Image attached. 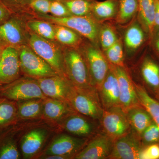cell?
Returning <instances> with one entry per match:
<instances>
[{"mask_svg": "<svg viewBox=\"0 0 159 159\" xmlns=\"http://www.w3.org/2000/svg\"><path fill=\"white\" fill-rule=\"evenodd\" d=\"M27 42L33 51L51 66L60 76L66 78L64 71L63 50L54 41L46 39L32 32L28 35Z\"/></svg>", "mask_w": 159, "mask_h": 159, "instance_id": "cell-4", "label": "cell"}, {"mask_svg": "<svg viewBox=\"0 0 159 159\" xmlns=\"http://www.w3.org/2000/svg\"><path fill=\"white\" fill-rule=\"evenodd\" d=\"M68 102L75 111L93 119L102 118L103 108L95 88L82 89L72 85Z\"/></svg>", "mask_w": 159, "mask_h": 159, "instance_id": "cell-2", "label": "cell"}, {"mask_svg": "<svg viewBox=\"0 0 159 159\" xmlns=\"http://www.w3.org/2000/svg\"><path fill=\"white\" fill-rule=\"evenodd\" d=\"M155 46L156 48L157 52L159 58V34L156 39L155 42Z\"/></svg>", "mask_w": 159, "mask_h": 159, "instance_id": "cell-42", "label": "cell"}, {"mask_svg": "<svg viewBox=\"0 0 159 159\" xmlns=\"http://www.w3.org/2000/svg\"><path fill=\"white\" fill-rule=\"evenodd\" d=\"M155 10V26L159 28V0H154Z\"/></svg>", "mask_w": 159, "mask_h": 159, "instance_id": "cell-41", "label": "cell"}, {"mask_svg": "<svg viewBox=\"0 0 159 159\" xmlns=\"http://www.w3.org/2000/svg\"><path fill=\"white\" fill-rule=\"evenodd\" d=\"M1 97L14 101L35 99H45L37 80L26 77L19 78L0 89Z\"/></svg>", "mask_w": 159, "mask_h": 159, "instance_id": "cell-6", "label": "cell"}, {"mask_svg": "<svg viewBox=\"0 0 159 159\" xmlns=\"http://www.w3.org/2000/svg\"><path fill=\"white\" fill-rule=\"evenodd\" d=\"M82 51L88 67L91 84L98 91L108 73L109 63L99 46L93 43L84 45Z\"/></svg>", "mask_w": 159, "mask_h": 159, "instance_id": "cell-7", "label": "cell"}, {"mask_svg": "<svg viewBox=\"0 0 159 159\" xmlns=\"http://www.w3.org/2000/svg\"><path fill=\"white\" fill-rule=\"evenodd\" d=\"M27 26L32 32L39 36L55 41L54 25L51 23L43 20H31L27 22Z\"/></svg>", "mask_w": 159, "mask_h": 159, "instance_id": "cell-29", "label": "cell"}, {"mask_svg": "<svg viewBox=\"0 0 159 159\" xmlns=\"http://www.w3.org/2000/svg\"><path fill=\"white\" fill-rule=\"evenodd\" d=\"M44 99H35L18 101V119L29 120L43 116Z\"/></svg>", "mask_w": 159, "mask_h": 159, "instance_id": "cell-22", "label": "cell"}, {"mask_svg": "<svg viewBox=\"0 0 159 159\" xmlns=\"http://www.w3.org/2000/svg\"><path fill=\"white\" fill-rule=\"evenodd\" d=\"M20 155L15 143L8 140L0 146V159H18Z\"/></svg>", "mask_w": 159, "mask_h": 159, "instance_id": "cell-35", "label": "cell"}, {"mask_svg": "<svg viewBox=\"0 0 159 159\" xmlns=\"http://www.w3.org/2000/svg\"><path fill=\"white\" fill-rule=\"evenodd\" d=\"M51 0H26L22 7L27 6L40 14H48L50 12Z\"/></svg>", "mask_w": 159, "mask_h": 159, "instance_id": "cell-36", "label": "cell"}, {"mask_svg": "<svg viewBox=\"0 0 159 159\" xmlns=\"http://www.w3.org/2000/svg\"><path fill=\"white\" fill-rule=\"evenodd\" d=\"M63 67L66 79L72 85L82 89L94 88L86 61L81 51L77 48L68 47L63 50Z\"/></svg>", "mask_w": 159, "mask_h": 159, "instance_id": "cell-1", "label": "cell"}, {"mask_svg": "<svg viewBox=\"0 0 159 159\" xmlns=\"http://www.w3.org/2000/svg\"><path fill=\"white\" fill-rule=\"evenodd\" d=\"M87 140L65 134L59 135L52 141L43 155H55L71 158L85 146Z\"/></svg>", "mask_w": 159, "mask_h": 159, "instance_id": "cell-11", "label": "cell"}, {"mask_svg": "<svg viewBox=\"0 0 159 159\" xmlns=\"http://www.w3.org/2000/svg\"><path fill=\"white\" fill-rule=\"evenodd\" d=\"M140 140L138 136L128 133L117 139L108 158L140 159V152L143 147Z\"/></svg>", "mask_w": 159, "mask_h": 159, "instance_id": "cell-13", "label": "cell"}, {"mask_svg": "<svg viewBox=\"0 0 159 159\" xmlns=\"http://www.w3.org/2000/svg\"><path fill=\"white\" fill-rule=\"evenodd\" d=\"M137 95L142 107L150 115L154 122L159 127V101L148 94L144 87L134 84Z\"/></svg>", "mask_w": 159, "mask_h": 159, "instance_id": "cell-24", "label": "cell"}, {"mask_svg": "<svg viewBox=\"0 0 159 159\" xmlns=\"http://www.w3.org/2000/svg\"><path fill=\"white\" fill-rule=\"evenodd\" d=\"M62 2L72 15L84 16L92 13L94 0H57Z\"/></svg>", "mask_w": 159, "mask_h": 159, "instance_id": "cell-31", "label": "cell"}, {"mask_svg": "<svg viewBox=\"0 0 159 159\" xmlns=\"http://www.w3.org/2000/svg\"><path fill=\"white\" fill-rule=\"evenodd\" d=\"M145 40V34L141 27L137 23L129 27L125 31L124 42L129 52H134L139 48Z\"/></svg>", "mask_w": 159, "mask_h": 159, "instance_id": "cell-28", "label": "cell"}, {"mask_svg": "<svg viewBox=\"0 0 159 159\" xmlns=\"http://www.w3.org/2000/svg\"><path fill=\"white\" fill-rule=\"evenodd\" d=\"M140 159H159V143L143 146L140 152Z\"/></svg>", "mask_w": 159, "mask_h": 159, "instance_id": "cell-38", "label": "cell"}, {"mask_svg": "<svg viewBox=\"0 0 159 159\" xmlns=\"http://www.w3.org/2000/svg\"><path fill=\"white\" fill-rule=\"evenodd\" d=\"M138 11L140 20L145 31L152 35L155 28L154 0H138Z\"/></svg>", "mask_w": 159, "mask_h": 159, "instance_id": "cell-23", "label": "cell"}, {"mask_svg": "<svg viewBox=\"0 0 159 159\" xmlns=\"http://www.w3.org/2000/svg\"><path fill=\"white\" fill-rule=\"evenodd\" d=\"M143 146L159 143V127L155 122H152L144 130L140 136Z\"/></svg>", "mask_w": 159, "mask_h": 159, "instance_id": "cell-34", "label": "cell"}, {"mask_svg": "<svg viewBox=\"0 0 159 159\" xmlns=\"http://www.w3.org/2000/svg\"><path fill=\"white\" fill-rule=\"evenodd\" d=\"M116 20L119 24L128 22L138 11V0H119Z\"/></svg>", "mask_w": 159, "mask_h": 159, "instance_id": "cell-30", "label": "cell"}, {"mask_svg": "<svg viewBox=\"0 0 159 159\" xmlns=\"http://www.w3.org/2000/svg\"></svg>", "mask_w": 159, "mask_h": 159, "instance_id": "cell-44", "label": "cell"}, {"mask_svg": "<svg viewBox=\"0 0 159 159\" xmlns=\"http://www.w3.org/2000/svg\"><path fill=\"white\" fill-rule=\"evenodd\" d=\"M18 50L21 71L26 77L38 79L58 75L51 66L29 45H23Z\"/></svg>", "mask_w": 159, "mask_h": 159, "instance_id": "cell-5", "label": "cell"}, {"mask_svg": "<svg viewBox=\"0 0 159 159\" xmlns=\"http://www.w3.org/2000/svg\"><path fill=\"white\" fill-rule=\"evenodd\" d=\"M20 72L18 50L13 47L5 48L0 59V85L18 79Z\"/></svg>", "mask_w": 159, "mask_h": 159, "instance_id": "cell-12", "label": "cell"}, {"mask_svg": "<svg viewBox=\"0 0 159 159\" xmlns=\"http://www.w3.org/2000/svg\"><path fill=\"white\" fill-rule=\"evenodd\" d=\"M5 48L4 46L0 44V59H1V56H2V54L3 50L5 49Z\"/></svg>", "mask_w": 159, "mask_h": 159, "instance_id": "cell-43", "label": "cell"}, {"mask_svg": "<svg viewBox=\"0 0 159 159\" xmlns=\"http://www.w3.org/2000/svg\"><path fill=\"white\" fill-rule=\"evenodd\" d=\"M12 11L0 1V24L11 17Z\"/></svg>", "mask_w": 159, "mask_h": 159, "instance_id": "cell-39", "label": "cell"}, {"mask_svg": "<svg viewBox=\"0 0 159 159\" xmlns=\"http://www.w3.org/2000/svg\"><path fill=\"white\" fill-rule=\"evenodd\" d=\"M49 13L53 16L58 17H66L72 15L66 6L57 0H51Z\"/></svg>", "mask_w": 159, "mask_h": 159, "instance_id": "cell-37", "label": "cell"}, {"mask_svg": "<svg viewBox=\"0 0 159 159\" xmlns=\"http://www.w3.org/2000/svg\"><path fill=\"white\" fill-rule=\"evenodd\" d=\"M103 109L120 106V93L118 80L112 69H109L98 90Z\"/></svg>", "mask_w": 159, "mask_h": 159, "instance_id": "cell-16", "label": "cell"}, {"mask_svg": "<svg viewBox=\"0 0 159 159\" xmlns=\"http://www.w3.org/2000/svg\"><path fill=\"white\" fill-rule=\"evenodd\" d=\"M11 11L15 9L21 8L26 0H0Z\"/></svg>", "mask_w": 159, "mask_h": 159, "instance_id": "cell-40", "label": "cell"}, {"mask_svg": "<svg viewBox=\"0 0 159 159\" xmlns=\"http://www.w3.org/2000/svg\"><path fill=\"white\" fill-rule=\"evenodd\" d=\"M116 32L110 26H101L99 30V44L103 52L113 45L118 40Z\"/></svg>", "mask_w": 159, "mask_h": 159, "instance_id": "cell-33", "label": "cell"}, {"mask_svg": "<svg viewBox=\"0 0 159 159\" xmlns=\"http://www.w3.org/2000/svg\"><path fill=\"white\" fill-rule=\"evenodd\" d=\"M39 17L54 25L68 27L85 37L94 44L99 45V32L101 26L95 17L90 15L58 17L48 14H40Z\"/></svg>", "mask_w": 159, "mask_h": 159, "instance_id": "cell-3", "label": "cell"}, {"mask_svg": "<svg viewBox=\"0 0 159 159\" xmlns=\"http://www.w3.org/2000/svg\"><path fill=\"white\" fill-rule=\"evenodd\" d=\"M100 120L107 134L113 139L126 134L130 128L126 113L120 106L103 110Z\"/></svg>", "mask_w": 159, "mask_h": 159, "instance_id": "cell-9", "label": "cell"}, {"mask_svg": "<svg viewBox=\"0 0 159 159\" xmlns=\"http://www.w3.org/2000/svg\"><path fill=\"white\" fill-rule=\"evenodd\" d=\"M36 80L46 97L68 103V97L72 84L66 78L57 75Z\"/></svg>", "mask_w": 159, "mask_h": 159, "instance_id": "cell-15", "label": "cell"}, {"mask_svg": "<svg viewBox=\"0 0 159 159\" xmlns=\"http://www.w3.org/2000/svg\"><path fill=\"white\" fill-rule=\"evenodd\" d=\"M109 66L112 69L118 80L121 108L126 112V111L132 107L142 106L137 95L134 83L125 68L110 63Z\"/></svg>", "mask_w": 159, "mask_h": 159, "instance_id": "cell-8", "label": "cell"}, {"mask_svg": "<svg viewBox=\"0 0 159 159\" xmlns=\"http://www.w3.org/2000/svg\"><path fill=\"white\" fill-rule=\"evenodd\" d=\"M125 113L129 124L140 139L144 130L154 122L150 115L142 106L132 107Z\"/></svg>", "mask_w": 159, "mask_h": 159, "instance_id": "cell-21", "label": "cell"}, {"mask_svg": "<svg viewBox=\"0 0 159 159\" xmlns=\"http://www.w3.org/2000/svg\"><path fill=\"white\" fill-rule=\"evenodd\" d=\"M104 52L109 63L125 68L123 48L120 39Z\"/></svg>", "mask_w": 159, "mask_h": 159, "instance_id": "cell-32", "label": "cell"}, {"mask_svg": "<svg viewBox=\"0 0 159 159\" xmlns=\"http://www.w3.org/2000/svg\"><path fill=\"white\" fill-rule=\"evenodd\" d=\"M48 136V131L44 129H32L23 137L20 148L24 158H32L42 148Z\"/></svg>", "mask_w": 159, "mask_h": 159, "instance_id": "cell-17", "label": "cell"}, {"mask_svg": "<svg viewBox=\"0 0 159 159\" xmlns=\"http://www.w3.org/2000/svg\"><path fill=\"white\" fill-rule=\"evenodd\" d=\"M77 113L65 101L47 97L43 100V116L45 119L61 122L72 114Z\"/></svg>", "mask_w": 159, "mask_h": 159, "instance_id": "cell-18", "label": "cell"}, {"mask_svg": "<svg viewBox=\"0 0 159 159\" xmlns=\"http://www.w3.org/2000/svg\"><path fill=\"white\" fill-rule=\"evenodd\" d=\"M142 78L159 100V66L153 60L145 58L141 69Z\"/></svg>", "mask_w": 159, "mask_h": 159, "instance_id": "cell-20", "label": "cell"}, {"mask_svg": "<svg viewBox=\"0 0 159 159\" xmlns=\"http://www.w3.org/2000/svg\"><path fill=\"white\" fill-rule=\"evenodd\" d=\"M54 25L55 40L70 48H78L81 45L82 39L80 34L66 26Z\"/></svg>", "mask_w": 159, "mask_h": 159, "instance_id": "cell-27", "label": "cell"}, {"mask_svg": "<svg viewBox=\"0 0 159 159\" xmlns=\"http://www.w3.org/2000/svg\"><path fill=\"white\" fill-rule=\"evenodd\" d=\"M17 102L7 98H0V130L13 124L17 118Z\"/></svg>", "mask_w": 159, "mask_h": 159, "instance_id": "cell-25", "label": "cell"}, {"mask_svg": "<svg viewBox=\"0 0 159 159\" xmlns=\"http://www.w3.org/2000/svg\"><path fill=\"white\" fill-rule=\"evenodd\" d=\"M25 31L21 21L11 17L0 24V44L18 49L28 42Z\"/></svg>", "mask_w": 159, "mask_h": 159, "instance_id": "cell-10", "label": "cell"}, {"mask_svg": "<svg viewBox=\"0 0 159 159\" xmlns=\"http://www.w3.org/2000/svg\"><path fill=\"white\" fill-rule=\"evenodd\" d=\"M119 5V0H106L102 2L94 0L92 3V14L97 20L112 18L117 14Z\"/></svg>", "mask_w": 159, "mask_h": 159, "instance_id": "cell-26", "label": "cell"}, {"mask_svg": "<svg viewBox=\"0 0 159 159\" xmlns=\"http://www.w3.org/2000/svg\"><path fill=\"white\" fill-rule=\"evenodd\" d=\"M60 122H62L61 125L65 130L75 135L89 136L94 130L93 124L77 113L70 115Z\"/></svg>", "mask_w": 159, "mask_h": 159, "instance_id": "cell-19", "label": "cell"}, {"mask_svg": "<svg viewBox=\"0 0 159 159\" xmlns=\"http://www.w3.org/2000/svg\"><path fill=\"white\" fill-rule=\"evenodd\" d=\"M113 140L107 134L99 135L86 144L74 157L77 159L108 158L114 145Z\"/></svg>", "mask_w": 159, "mask_h": 159, "instance_id": "cell-14", "label": "cell"}]
</instances>
